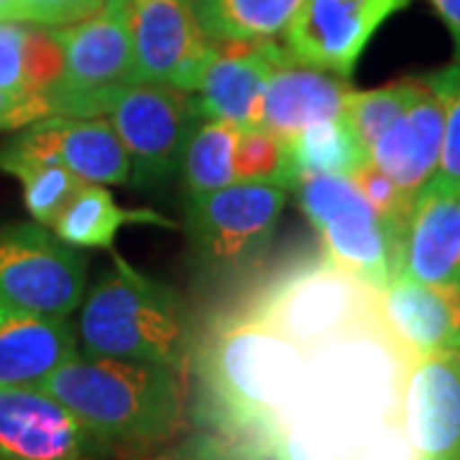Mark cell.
I'll list each match as a JSON object with an SVG mask.
<instances>
[{
  "label": "cell",
  "instance_id": "28",
  "mask_svg": "<svg viewBox=\"0 0 460 460\" xmlns=\"http://www.w3.org/2000/svg\"><path fill=\"white\" fill-rule=\"evenodd\" d=\"M414 90H417V77L399 80V83L378 87V90H366V93L350 90L345 95V120L350 123V128L358 136L366 151H371L378 136L404 113Z\"/></svg>",
  "mask_w": 460,
  "mask_h": 460
},
{
  "label": "cell",
  "instance_id": "32",
  "mask_svg": "<svg viewBox=\"0 0 460 460\" xmlns=\"http://www.w3.org/2000/svg\"><path fill=\"white\" fill-rule=\"evenodd\" d=\"M105 0H16L21 23L41 29H65L93 16Z\"/></svg>",
  "mask_w": 460,
  "mask_h": 460
},
{
  "label": "cell",
  "instance_id": "30",
  "mask_svg": "<svg viewBox=\"0 0 460 460\" xmlns=\"http://www.w3.org/2000/svg\"><path fill=\"white\" fill-rule=\"evenodd\" d=\"M350 181L361 190V195L368 199V205L374 208V213L378 215L381 226L386 230V238H389V246H392V263H394L396 271V251H399V241H402V233L407 226V217L411 210L410 195H404L394 180H389L381 169L366 162L361 164L353 174Z\"/></svg>",
  "mask_w": 460,
  "mask_h": 460
},
{
  "label": "cell",
  "instance_id": "37",
  "mask_svg": "<svg viewBox=\"0 0 460 460\" xmlns=\"http://www.w3.org/2000/svg\"><path fill=\"white\" fill-rule=\"evenodd\" d=\"M8 317H13V313H11V310H8V307H5V305L0 302V323H5Z\"/></svg>",
  "mask_w": 460,
  "mask_h": 460
},
{
  "label": "cell",
  "instance_id": "24",
  "mask_svg": "<svg viewBox=\"0 0 460 460\" xmlns=\"http://www.w3.org/2000/svg\"><path fill=\"white\" fill-rule=\"evenodd\" d=\"M287 166L292 184L305 174H341L350 177L356 169L368 162V151L361 146L345 115L320 120L305 131L287 136ZM292 190V187H289Z\"/></svg>",
  "mask_w": 460,
  "mask_h": 460
},
{
  "label": "cell",
  "instance_id": "27",
  "mask_svg": "<svg viewBox=\"0 0 460 460\" xmlns=\"http://www.w3.org/2000/svg\"><path fill=\"white\" fill-rule=\"evenodd\" d=\"M0 169L21 181L26 210L33 217V223H41L47 228L54 226V220L87 184L65 166L16 156L3 148H0Z\"/></svg>",
  "mask_w": 460,
  "mask_h": 460
},
{
  "label": "cell",
  "instance_id": "35",
  "mask_svg": "<svg viewBox=\"0 0 460 460\" xmlns=\"http://www.w3.org/2000/svg\"><path fill=\"white\" fill-rule=\"evenodd\" d=\"M432 5H435L438 16L443 18V23L453 36V44H456L460 59V0H432Z\"/></svg>",
  "mask_w": 460,
  "mask_h": 460
},
{
  "label": "cell",
  "instance_id": "12",
  "mask_svg": "<svg viewBox=\"0 0 460 460\" xmlns=\"http://www.w3.org/2000/svg\"><path fill=\"white\" fill-rule=\"evenodd\" d=\"M131 44L136 83L198 93L215 41L199 29L190 0H131Z\"/></svg>",
  "mask_w": 460,
  "mask_h": 460
},
{
  "label": "cell",
  "instance_id": "13",
  "mask_svg": "<svg viewBox=\"0 0 460 460\" xmlns=\"http://www.w3.org/2000/svg\"><path fill=\"white\" fill-rule=\"evenodd\" d=\"M111 453L39 386H0V460H105Z\"/></svg>",
  "mask_w": 460,
  "mask_h": 460
},
{
  "label": "cell",
  "instance_id": "19",
  "mask_svg": "<svg viewBox=\"0 0 460 460\" xmlns=\"http://www.w3.org/2000/svg\"><path fill=\"white\" fill-rule=\"evenodd\" d=\"M443 148V102L428 77H417V90L404 113L396 118L368 151V162L396 187L414 198L420 187L438 174Z\"/></svg>",
  "mask_w": 460,
  "mask_h": 460
},
{
  "label": "cell",
  "instance_id": "25",
  "mask_svg": "<svg viewBox=\"0 0 460 460\" xmlns=\"http://www.w3.org/2000/svg\"><path fill=\"white\" fill-rule=\"evenodd\" d=\"M62 72V49L51 29L3 21L0 23V87L49 90Z\"/></svg>",
  "mask_w": 460,
  "mask_h": 460
},
{
  "label": "cell",
  "instance_id": "26",
  "mask_svg": "<svg viewBox=\"0 0 460 460\" xmlns=\"http://www.w3.org/2000/svg\"><path fill=\"white\" fill-rule=\"evenodd\" d=\"M241 128L220 118H202L190 136L181 159V184L187 195L220 190L235 181V144Z\"/></svg>",
  "mask_w": 460,
  "mask_h": 460
},
{
  "label": "cell",
  "instance_id": "5",
  "mask_svg": "<svg viewBox=\"0 0 460 460\" xmlns=\"http://www.w3.org/2000/svg\"><path fill=\"white\" fill-rule=\"evenodd\" d=\"M243 314L310 350L376 320L378 292L325 259L296 266L271 281Z\"/></svg>",
  "mask_w": 460,
  "mask_h": 460
},
{
  "label": "cell",
  "instance_id": "14",
  "mask_svg": "<svg viewBox=\"0 0 460 460\" xmlns=\"http://www.w3.org/2000/svg\"><path fill=\"white\" fill-rule=\"evenodd\" d=\"M3 151L51 162L93 184H131L126 148L105 115L72 118L47 115L33 120L3 146Z\"/></svg>",
  "mask_w": 460,
  "mask_h": 460
},
{
  "label": "cell",
  "instance_id": "1",
  "mask_svg": "<svg viewBox=\"0 0 460 460\" xmlns=\"http://www.w3.org/2000/svg\"><path fill=\"white\" fill-rule=\"evenodd\" d=\"M411 356L381 314L314 345L302 386L256 447L269 460H417L402 422Z\"/></svg>",
  "mask_w": 460,
  "mask_h": 460
},
{
  "label": "cell",
  "instance_id": "39",
  "mask_svg": "<svg viewBox=\"0 0 460 460\" xmlns=\"http://www.w3.org/2000/svg\"><path fill=\"white\" fill-rule=\"evenodd\" d=\"M243 460H259V456H256V458H243Z\"/></svg>",
  "mask_w": 460,
  "mask_h": 460
},
{
  "label": "cell",
  "instance_id": "18",
  "mask_svg": "<svg viewBox=\"0 0 460 460\" xmlns=\"http://www.w3.org/2000/svg\"><path fill=\"white\" fill-rule=\"evenodd\" d=\"M378 313L411 358L460 350V281L422 284L394 277L378 292Z\"/></svg>",
  "mask_w": 460,
  "mask_h": 460
},
{
  "label": "cell",
  "instance_id": "36",
  "mask_svg": "<svg viewBox=\"0 0 460 460\" xmlns=\"http://www.w3.org/2000/svg\"><path fill=\"white\" fill-rule=\"evenodd\" d=\"M0 21H18L16 0H0Z\"/></svg>",
  "mask_w": 460,
  "mask_h": 460
},
{
  "label": "cell",
  "instance_id": "4",
  "mask_svg": "<svg viewBox=\"0 0 460 460\" xmlns=\"http://www.w3.org/2000/svg\"><path fill=\"white\" fill-rule=\"evenodd\" d=\"M77 341L84 356L154 363L181 376L187 371V328L177 296L118 253L84 299Z\"/></svg>",
  "mask_w": 460,
  "mask_h": 460
},
{
  "label": "cell",
  "instance_id": "17",
  "mask_svg": "<svg viewBox=\"0 0 460 460\" xmlns=\"http://www.w3.org/2000/svg\"><path fill=\"white\" fill-rule=\"evenodd\" d=\"M287 57V47L274 39L215 41L195 93L202 115L256 128L263 87Z\"/></svg>",
  "mask_w": 460,
  "mask_h": 460
},
{
  "label": "cell",
  "instance_id": "38",
  "mask_svg": "<svg viewBox=\"0 0 460 460\" xmlns=\"http://www.w3.org/2000/svg\"><path fill=\"white\" fill-rule=\"evenodd\" d=\"M456 361H458V368H460V350H456Z\"/></svg>",
  "mask_w": 460,
  "mask_h": 460
},
{
  "label": "cell",
  "instance_id": "21",
  "mask_svg": "<svg viewBox=\"0 0 460 460\" xmlns=\"http://www.w3.org/2000/svg\"><path fill=\"white\" fill-rule=\"evenodd\" d=\"M77 353L69 317L13 314L0 323V386H36Z\"/></svg>",
  "mask_w": 460,
  "mask_h": 460
},
{
  "label": "cell",
  "instance_id": "2",
  "mask_svg": "<svg viewBox=\"0 0 460 460\" xmlns=\"http://www.w3.org/2000/svg\"><path fill=\"white\" fill-rule=\"evenodd\" d=\"M36 386L113 453L164 443L184 422L181 374L154 363L77 353Z\"/></svg>",
  "mask_w": 460,
  "mask_h": 460
},
{
  "label": "cell",
  "instance_id": "10",
  "mask_svg": "<svg viewBox=\"0 0 460 460\" xmlns=\"http://www.w3.org/2000/svg\"><path fill=\"white\" fill-rule=\"evenodd\" d=\"M284 205L287 190L266 181H233L187 195V235L208 266L241 269L271 243Z\"/></svg>",
  "mask_w": 460,
  "mask_h": 460
},
{
  "label": "cell",
  "instance_id": "3",
  "mask_svg": "<svg viewBox=\"0 0 460 460\" xmlns=\"http://www.w3.org/2000/svg\"><path fill=\"white\" fill-rule=\"evenodd\" d=\"M307 353L279 330L238 314L215 332L202 356L210 417L230 435L259 447L299 392Z\"/></svg>",
  "mask_w": 460,
  "mask_h": 460
},
{
  "label": "cell",
  "instance_id": "22",
  "mask_svg": "<svg viewBox=\"0 0 460 460\" xmlns=\"http://www.w3.org/2000/svg\"><path fill=\"white\" fill-rule=\"evenodd\" d=\"M126 223H159L174 226L162 215L146 210H126L115 202L113 192L105 184L87 181L77 198L66 205L54 220L51 233L75 248H105L111 251L120 226Z\"/></svg>",
  "mask_w": 460,
  "mask_h": 460
},
{
  "label": "cell",
  "instance_id": "40",
  "mask_svg": "<svg viewBox=\"0 0 460 460\" xmlns=\"http://www.w3.org/2000/svg\"><path fill=\"white\" fill-rule=\"evenodd\" d=\"M0 23H3V21H0Z\"/></svg>",
  "mask_w": 460,
  "mask_h": 460
},
{
  "label": "cell",
  "instance_id": "8",
  "mask_svg": "<svg viewBox=\"0 0 460 460\" xmlns=\"http://www.w3.org/2000/svg\"><path fill=\"white\" fill-rule=\"evenodd\" d=\"M87 256L41 223L0 226V302L13 314L69 317L84 296Z\"/></svg>",
  "mask_w": 460,
  "mask_h": 460
},
{
  "label": "cell",
  "instance_id": "16",
  "mask_svg": "<svg viewBox=\"0 0 460 460\" xmlns=\"http://www.w3.org/2000/svg\"><path fill=\"white\" fill-rule=\"evenodd\" d=\"M394 277L422 284L460 281V184L432 174L411 199Z\"/></svg>",
  "mask_w": 460,
  "mask_h": 460
},
{
  "label": "cell",
  "instance_id": "29",
  "mask_svg": "<svg viewBox=\"0 0 460 460\" xmlns=\"http://www.w3.org/2000/svg\"><path fill=\"white\" fill-rule=\"evenodd\" d=\"M235 181H266L292 187L284 138L263 128H241L235 144Z\"/></svg>",
  "mask_w": 460,
  "mask_h": 460
},
{
  "label": "cell",
  "instance_id": "34",
  "mask_svg": "<svg viewBox=\"0 0 460 460\" xmlns=\"http://www.w3.org/2000/svg\"><path fill=\"white\" fill-rule=\"evenodd\" d=\"M144 460H230V456L215 443H198L190 445V447H180V450H172L164 456H154V458Z\"/></svg>",
  "mask_w": 460,
  "mask_h": 460
},
{
  "label": "cell",
  "instance_id": "23",
  "mask_svg": "<svg viewBox=\"0 0 460 460\" xmlns=\"http://www.w3.org/2000/svg\"><path fill=\"white\" fill-rule=\"evenodd\" d=\"M210 41L277 39L296 16L302 0H190Z\"/></svg>",
  "mask_w": 460,
  "mask_h": 460
},
{
  "label": "cell",
  "instance_id": "9",
  "mask_svg": "<svg viewBox=\"0 0 460 460\" xmlns=\"http://www.w3.org/2000/svg\"><path fill=\"white\" fill-rule=\"evenodd\" d=\"M292 192L320 233L330 261L376 292L386 289L394 279L392 246L378 215L350 177L305 174L296 177Z\"/></svg>",
  "mask_w": 460,
  "mask_h": 460
},
{
  "label": "cell",
  "instance_id": "31",
  "mask_svg": "<svg viewBox=\"0 0 460 460\" xmlns=\"http://www.w3.org/2000/svg\"><path fill=\"white\" fill-rule=\"evenodd\" d=\"M425 77L443 102V148L438 174L460 184V62Z\"/></svg>",
  "mask_w": 460,
  "mask_h": 460
},
{
  "label": "cell",
  "instance_id": "7",
  "mask_svg": "<svg viewBox=\"0 0 460 460\" xmlns=\"http://www.w3.org/2000/svg\"><path fill=\"white\" fill-rule=\"evenodd\" d=\"M105 118L126 148L133 187L156 190L180 177L187 141L205 115L195 93L136 83L115 95Z\"/></svg>",
  "mask_w": 460,
  "mask_h": 460
},
{
  "label": "cell",
  "instance_id": "33",
  "mask_svg": "<svg viewBox=\"0 0 460 460\" xmlns=\"http://www.w3.org/2000/svg\"><path fill=\"white\" fill-rule=\"evenodd\" d=\"M47 115H51L47 90L0 87V131H21Z\"/></svg>",
  "mask_w": 460,
  "mask_h": 460
},
{
  "label": "cell",
  "instance_id": "15",
  "mask_svg": "<svg viewBox=\"0 0 460 460\" xmlns=\"http://www.w3.org/2000/svg\"><path fill=\"white\" fill-rule=\"evenodd\" d=\"M402 422L417 460H460V368L456 353L411 358Z\"/></svg>",
  "mask_w": 460,
  "mask_h": 460
},
{
  "label": "cell",
  "instance_id": "11",
  "mask_svg": "<svg viewBox=\"0 0 460 460\" xmlns=\"http://www.w3.org/2000/svg\"><path fill=\"white\" fill-rule=\"evenodd\" d=\"M410 0H302L284 47L302 65L348 80L374 33Z\"/></svg>",
  "mask_w": 460,
  "mask_h": 460
},
{
  "label": "cell",
  "instance_id": "6",
  "mask_svg": "<svg viewBox=\"0 0 460 460\" xmlns=\"http://www.w3.org/2000/svg\"><path fill=\"white\" fill-rule=\"evenodd\" d=\"M51 33L62 49V72L47 90L51 115L98 118L123 87L136 84L131 0H105L93 16Z\"/></svg>",
  "mask_w": 460,
  "mask_h": 460
},
{
  "label": "cell",
  "instance_id": "20",
  "mask_svg": "<svg viewBox=\"0 0 460 460\" xmlns=\"http://www.w3.org/2000/svg\"><path fill=\"white\" fill-rule=\"evenodd\" d=\"M350 84L338 75L302 65L289 54L263 87L256 128L287 138L345 111Z\"/></svg>",
  "mask_w": 460,
  "mask_h": 460
}]
</instances>
